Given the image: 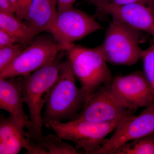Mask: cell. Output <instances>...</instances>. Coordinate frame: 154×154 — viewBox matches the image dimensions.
Masks as SVG:
<instances>
[{
  "label": "cell",
  "instance_id": "cell-14",
  "mask_svg": "<svg viewBox=\"0 0 154 154\" xmlns=\"http://www.w3.org/2000/svg\"><path fill=\"white\" fill-rule=\"evenodd\" d=\"M57 13V0H32L25 20L36 36L45 31Z\"/></svg>",
  "mask_w": 154,
  "mask_h": 154
},
{
  "label": "cell",
  "instance_id": "cell-15",
  "mask_svg": "<svg viewBox=\"0 0 154 154\" xmlns=\"http://www.w3.org/2000/svg\"><path fill=\"white\" fill-rule=\"evenodd\" d=\"M22 21L15 14L0 11V29L12 35L19 43L27 47L35 36L27 24Z\"/></svg>",
  "mask_w": 154,
  "mask_h": 154
},
{
  "label": "cell",
  "instance_id": "cell-2",
  "mask_svg": "<svg viewBox=\"0 0 154 154\" xmlns=\"http://www.w3.org/2000/svg\"><path fill=\"white\" fill-rule=\"evenodd\" d=\"M85 103L84 93L82 88L77 87L75 76L67 59L62 62L58 79L45 103L42 116L44 125L66 119L74 120Z\"/></svg>",
  "mask_w": 154,
  "mask_h": 154
},
{
  "label": "cell",
  "instance_id": "cell-10",
  "mask_svg": "<svg viewBox=\"0 0 154 154\" xmlns=\"http://www.w3.org/2000/svg\"><path fill=\"white\" fill-rule=\"evenodd\" d=\"M154 133V103L145 107L139 115L125 119L94 154H113L122 145Z\"/></svg>",
  "mask_w": 154,
  "mask_h": 154
},
{
  "label": "cell",
  "instance_id": "cell-5",
  "mask_svg": "<svg viewBox=\"0 0 154 154\" xmlns=\"http://www.w3.org/2000/svg\"><path fill=\"white\" fill-rule=\"evenodd\" d=\"M130 116L109 122L73 120L67 122H52L45 125L48 129H52L63 140L74 143L76 148L83 149L85 153L94 154L105 142L107 135Z\"/></svg>",
  "mask_w": 154,
  "mask_h": 154
},
{
  "label": "cell",
  "instance_id": "cell-9",
  "mask_svg": "<svg viewBox=\"0 0 154 154\" xmlns=\"http://www.w3.org/2000/svg\"><path fill=\"white\" fill-rule=\"evenodd\" d=\"M109 85L113 94L127 109L137 110L154 103L151 88L140 71L112 77Z\"/></svg>",
  "mask_w": 154,
  "mask_h": 154
},
{
  "label": "cell",
  "instance_id": "cell-22",
  "mask_svg": "<svg viewBox=\"0 0 154 154\" xmlns=\"http://www.w3.org/2000/svg\"><path fill=\"white\" fill-rule=\"evenodd\" d=\"M19 43L17 38L5 31L0 29V48Z\"/></svg>",
  "mask_w": 154,
  "mask_h": 154
},
{
  "label": "cell",
  "instance_id": "cell-11",
  "mask_svg": "<svg viewBox=\"0 0 154 154\" xmlns=\"http://www.w3.org/2000/svg\"><path fill=\"white\" fill-rule=\"evenodd\" d=\"M99 14H106L134 29L154 38V5L132 4L116 5L109 4Z\"/></svg>",
  "mask_w": 154,
  "mask_h": 154
},
{
  "label": "cell",
  "instance_id": "cell-18",
  "mask_svg": "<svg viewBox=\"0 0 154 154\" xmlns=\"http://www.w3.org/2000/svg\"><path fill=\"white\" fill-rule=\"evenodd\" d=\"M141 59L143 64L144 75L150 86L154 96V38L150 46L143 50Z\"/></svg>",
  "mask_w": 154,
  "mask_h": 154
},
{
  "label": "cell",
  "instance_id": "cell-6",
  "mask_svg": "<svg viewBox=\"0 0 154 154\" xmlns=\"http://www.w3.org/2000/svg\"><path fill=\"white\" fill-rule=\"evenodd\" d=\"M66 48L59 44L53 37L38 36L25 48L18 57L0 72V79H10L30 74L52 63Z\"/></svg>",
  "mask_w": 154,
  "mask_h": 154
},
{
  "label": "cell",
  "instance_id": "cell-23",
  "mask_svg": "<svg viewBox=\"0 0 154 154\" xmlns=\"http://www.w3.org/2000/svg\"><path fill=\"white\" fill-rule=\"evenodd\" d=\"M110 4L122 5L128 4H140L154 5V0H110Z\"/></svg>",
  "mask_w": 154,
  "mask_h": 154
},
{
  "label": "cell",
  "instance_id": "cell-21",
  "mask_svg": "<svg viewBox=\"0 0 154 154\" xmlns=\"http://www.w3.org/2000/svg\"><path fill=\"white\" fill-rule=\"evenodd\" d=\"M32 0H17L15 15L20 20H25Z\"/></svg>",
  "mask_w": 154,
  "mask_h": 154
},
{
  "label": "cell",
  "instance_id": "cell-27",
  "mask_svg": "<svg viewBox=\"0 0 154 154\" xmlns=\"http://www.w3.org/2000/svg\"><path fill=\"white\" fill-rule=\"evenodd\" d=\"M8 1L16 8H16H17V0H8Z\"/></svg>",
  "mask_w": 154,
  "mask_h": 154
},
{
  "label": "cell",
  "instance_id": "cell-19",
  "mask_svg": "<svg viewBox=\"0 0 154 154\" xmlns=\"http://www.w3.org/2000/svg\"><path fill=\"white\" fill-rule=\"evenodd\" d=\"M26 47L20 43H16L0 48V72L8 66Z\"/></svg>",
  "mask_w": 154,
  "mask_h": 154
},
{
  "label": "cell",
  "instance_id": "cell-4",
  "mask_svg": "<svg viewBox=\"0 0 154 154\" xmlns=\"http://www.w3.org/2000/svg\"><path fill=\"white\" fill-rule=\"evenodd\" d=\"M67 52L68 60L85 95V105L100 87L110 82L112 74L96 48L74 45Z\"/></svg>",
  "mask_w": 154,
  "mask_h": 154
},
{
  "label": "cell",
  "instance_id": "cell-13",
  "mask_svg": "<svg viewBox=\"0 0 154 154\" xmlns=\"http://www.w3.org/2000/svg\"><path fill=\"white\" fill-rule=\"evenodd\" d=\"M23 99L17 80L13 78L0 79V109L22 120L28 131L32 129V123L25 115Z\"/></svg>",
  "mask_w": 154,
  "mask_h": 154
},
{
  "label": "cell",
  "instance_id": "cell-26",
  "mask_svg": "<svg viewBox=\"0 0 154 154\" xmlns=\"http://www.w3.org/2000/svg\"><path fill=\"white\" fill-rule=\"evenodd\" d=\"M90 2L96 6L98 13H100L105 6L109 4L110 0H89Z\"/></svg>",
  "mask_w": 154,
  "mask_h": 154
},
{
  "label": "cell",
  "instance_id": "cell-1",
  "mask_svg": "<svg viewBox=\"0 0 154 154\" xmlns=\"http://www.w3.org/2000/svg\"><path fill=\"white\" fill-rule=\"evenodd\" d=\"M62 62L57 58L52 63L17 80L24 103L28 107L33 127L26 132V137L41 146L43 136L42 111L51 90L58 79Z\"/></svg>",
  "mask_w": 154,
  "mask_h": 154
},
{
  "label": "cell",
  "instance_id": "cell-8",
  "mask_svg": "<svg viewBox=\"0 0 154 154\" xmlns=\"http://www.w3.org/2000/svg\"><path fill=\"white\" fill-rule=\"evenodd\" d=\"M136 111L125 107L113 94L108 82L100 87L91 96L74 120L109 122L134 115Z\"/></svg>",
  "mask_w": 154,
  "mask_h": 154
},
{
  "label": "cell",
  "instance_id": "cell-20",
  "mask_svg": "<svg viewBox=\"0 0 154 154\" xmlns=\"http://www.w3.org/2000/svg\"><path fill=\"white\" fill-rule=\"evenodd\" d=\"M22 147L27 150L28 154H48L47 150L28 137H25L22 143Z\"/></svg>",
  "mask_w": 154,
  "mask_h": 154
},
{
  "label": "cell",
  "instance_id": "cell-24",
  "mask_svg": "<svg viewBox=\"0 0 154 154\" xmlns=\"http://www.w3.org/2000/svg\"><path fill=\"white\" fill-rule=\"evenodd\" d=\"M16 11V8L8 0H0V11L15 14Z\"/></svg>",
  "mask_w": 154,
  "mask_h": 154
},
{
  "label": "cell",
  "instance_id": "cell-3",
  "mask_svg": "<svg viewBox=\"0 0 154 154\" xmlns=\"http://www.w3.org/2000/svg\"><path fill=\"white\" fill-rule=\"evenodd\" d=\"M141 31L112 19L104 41L96 47L107 62L115 65L130 66L141 59L143 49Z\"/></svg>",
  "mask_w": 154,
  "mask_h": 154
},
{
  "label": "cell",
  "instance_id": "cell-7",
  "mask_svg": "<svg viewBox=\"0 0 154 154\" xmlns=\"http://www.w3.org/2000/svg\"><path fill=\"white\" fill-rule=\"evenodd\" d=\"M102 28L94 17L73 7L57 11L45 31L55 41L66 48L67 51L74 46L73 42Z\"/></svg>",
  "mask_w": 154,
  "mask_h": 154
},
{
  "label": "cell",
  "instance_id": "cell-17",
  "mask_svg": "<svg viewBox=\"0 0 154 154\" xmlns=\"http://www.w3.org/2000/svg\"><path fill=\"white\" fill-rule=\"evenodd\" d=\"M57 134H48L43 137L41 146L48 154H79L81 153L72 146L63 142Z\"/></svg>",
  "mask_w": 154,
  "mask_h": 154
},
{
  "label": "cell",
  "instance_id": "cell-25",
  "mask_svg": "<svg viewBox=\"0 0 154 154\" xmlns=\"http://www.w3.org/2000/svg\"><path fill=\"white\" fill-rule=\"evenodd\" d=\"M78 0H57V11L72 8Z\"/></svg>",
  "mask_w": 154,
  "mask_h": 154
},
{
  "label": "cell",
  "instance_id": "cell-16",
  "mask_svg": "<svg viewBox=\"0 0 154 154\" xmlns=\"http://www.w3.org/2000/svg\"><path fill=\"white\" fill-rule=\"evenodd\" d=\"M113 154H154V133L124 144Z\"/></svg>",
  "mask_w": 154,
  "mask_h": 154
},
{
  "label": "cell",
  "instance_id": "cell-12",
  "mask_svg": "<svg viewBox=\"0 0 154 154\" xmlns=\"http://www.w3.org/2000/svg\"><path fill=\"white\" fill-rule=\"evenodd\" d=\"M24 122L10 114L0 117V154H17L21 151L26 135Z\"/></svg>",
  "mask_w": 154,
  "mask_h": 154
}]
</instances>
